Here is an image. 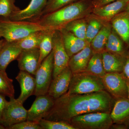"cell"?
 Returning <instances> with one entry per match:
<instances>
[{
	"instance_id": "1",
	"label": "cell",
	"mask_w": 129,
	"mask_h": 129,
	"mask_svg": "<svg viewBox=\"0 0 129 129\" xmlns=\"http://www.w3.org/2000/svg\"><path fill=\"white\" fill-rule=\"evenodd\" d=\"M115 100L106 90L83 94L67 92L55 99L53 108L44 119L68 122L74 117L88 113H111Z\"/></svg>"
},
{
	"instance_id": "2",
	"label": "cell",
	"mask_w": 129,
	"mask_h": 129,
	"mask_svg": "<svg viewBox=\"0 0 129 129\" xmlns=\"http://www.w3.org/2000/svg\"><path fill=\"white\" fill-rule=\"evenodd\" d=\"M92 0H80L41 16L36 22L48 29L59 30L67 24L92 12Z\"/></svg>"
},
{
	"instance_id": "3",
	"label": "cell",
	"mask_w": 129,
	"mask_h": 129,
	"mask_svg": "<svg viewBox=\"0 0 129 129\" xmlns=\"http://www.w3.org/2000/svg\"><path fill=\"white\" fill-rule=\"evenodd\" d=\"M48 29L37 22L12 21L0 17V33L7 41H17L33 32Z\"/></svg>"
},
{
	"instance_id": "4",
	"label": "cell",
	"mask_w": 129,
	"mask_h": 129,
	"mask_svg": "<svg viewBox=\"0 0 129 129\" xmlns=\"http://www.w3.org/2000/svg\"><path fill=\"white\" fill-rule=\"evenodd\" d=\"M106 90L101 77L86 72L73 74L67 93L89 94Z\"/></svg>"
},
{
	"instance_id": "5",
	"label": "cell",
	"mask_w": 129,
	"mask_h": 129,
	"mask_svg": "<svg viewBox=\"0 0 129 129\" xmlns=\"http://www.w3.org/2000/svg\"><path fill=\"white\" fill-rule=\"evenodd\" d=\"M68 122L75 129H110L113 123L110 113L102 112L78 115Z\"/></svg>"
},
{
	"instance_id": "6",
	"label": "cell",
	"mask_w": 129,
	"mask_h": 129,
	"mask_svg": "<svg viewBox=\"0 0 129 129\" xmlns=\"http://www.w3.org/2000/svg\"><path fill=\"white\" fill-rule=\"evenodd\" d=\"M53 50L38 67L35 75L36 88L34 95H41L47 94L53 79Z\"/></svg>"
},
{
	"instance_id": "7",
	"label": "cell",
	"mask_w": 129,
	"mask_h": 129,
	"mask_svg": "<svg viewBox=\"0 0 129 129\" xmlns=\"http://www.w3.org/2000/svg\"><path fill=\"white\" fill-rule=\"evenodd\" d=\"M102 78L106 90L114 99L128 98L127 79L123 73H107Z\"/></svg>"
},
{
	"instance_id": "8",
	"label": "cell",
	"mask_w": 129,
	"mask_h": 129,
	"mask_svg": "<svg viewBox=\"0 0 129 129\" xmlns=\"http://www.w3.org/2000/svg\"><path fill=\"white\" fill-rule=\"evenodd\" d=\"M23 104L14 98L10 99L2 114V125L5 129L27 120L28 111L24 107Z\"/></svg>"
},
{
	"instance_id": "9",
	"label": "cell",
	"mask_w": 129,
	"mask_h": 129,
	"mask_svg": "<svg viewBox=\"0 0 129 129\" xmlns=\"http://www.w3.org/2000/svg\"><path fill=\"white\" fill-rule=\"evenodd\" d=\"M53 79L68 66L70 58L63 42L61 32L54 30L53 36Z\"/></svg>"
},
{
	"instance_id": "10",
	"label": "cell",
	"mask_w": 129,
	"mask_h": 129,
	"mask_svg": "<svg viewBox=\"0 0 129 129\" xmlns=\"http://www.w3.org/2000/svg\"><path fill=\"white\" fill-rule=\"evenodd\" d=\"M55 99L48 94L37 96L28 110L27 120L36 122L44 119L53 108Z\"/></svg>"
},
{
	"instance_id": "11",
	"label": "cell",
	"mask_w": 129,
	"mask_h": 129,
	"mask_svg": "<svg viewBox=\"0 0 129 129\" xmlns=\"http://www.w3.org/2000/svg\"><path fill=\"white\" fill-rule=\"evenodd\" d=\"M48 1L31 0L27 7L13 13L9 19L12 21L36 22L41 17Z\"/></svg>"
},
{
	"instance_id": "12",
	"label": "cell",
	"mask_w": 129,
	"mask_h": 129,
	"mask_svg": "<svg viewBox=\"0 0 129 129\" xmlns=\"http://www.w3.org/2000/svg\"><path fill=\"white\" fill-rule=\"evenodd\" d=\"M73 74L69 67H66L53 79L47 94L56 99L67 93Z\"/></svg>"
},
{
	"instance_id": "13",
	"label": "cell",
	"mask_w": 129,
	"mask_h": 129,
	"mask_svg": "<svg viewBox=\"0 0 129 129\" xmlns=\"http://www.w3.org/2000/svg\"><path fill=\"white\" fill-rule=\"evenodd\" d=\"M40 57L39 48L22 51L17 59L19 68L35 75L39 67Z\"/></svg>"
},
{
	"instance_id": "14",
	"label": "cell",
	"mask_w": 129,
	"mask_h": 129,
	"mask_svg": "<svg viewBox=\"0 0 129 129\" xmlns=\"http://www.w3.org/2000/svg\"><path fill=\"white\" fill-rule=\"evenodd\" d=\"M110 115L113 123L121 125L124 129H129V99H116Z\"/></svg>"
},
{
	"instance_id": "15",
	"label": "cell",
	"mask_w": 129,
	"mask_h": 129,
	"mask_svg": "<svg viewBox=\"0 0 129 129\" xmlns=\"http://www.w3.org/2000/svg\"><path fill=\"white\" fill-rule=\"evenodd\" d=\"M129 0H117L107 5L94 7L92 13L106 22H110L115 16L124 11Z\"/></svg>"
},
{
	"instance_id": "16",
	"label": "cell",
	"mask_w": 129,
	"mask_h": 129,
	"mask_svg": "<svg viewBox=\"0 0 129 129\" xmlns=\"http://www.w3.org/2000/svg\"><path fill=\"white\" fill-rule=\"evenodd\" d=\"M94 54L90 46L88 44L84 49L70 58L68 66L73 74L85 72Z\"/></svg>"
},
{
	"instance_id": "17",
	"label": "cell",
	"mask_w": 129,
	"mask_h": 129,
	"mask_svg": "<svg viewBox=\"0 0 129 129\" xmlns=\"http://www.w3.org/2000/svg\"><path fill=\"white\" fill-rule=\"evenodd\" d=\"M16 79L21 89V94L17 99L23 104L28 98L34 95L36 84L35 78L29 73L20 70Z\"/></svg>"
},
{
	"instance_id": "18",
	"label": "cell",
	"mask_w": 129,
	"mask_h": 129,
	"mask_svg": "<svg viewBox=\"0 0 129 129\" xmlns=\"http://www.w3.org/2000/svg\"><path fill=\"white\" fill-rule=\"evenodd\" d=\"M61 34L65 50L70 57L84 49L88 44L85 40L76 37L67 29H59Z\"/></svg>"
},
{
	"instance_id": "19",
	"label": "cell",
	"mask_w": 129,
	"mask_h": 129,
	"mask_svg": "<svg viewBox=\"0 0 129 129\" xmlns=\"http://www.w3.org/2000/svg\"><path fill=\"white\" fill-rule=\"evenodd\" d=\"M22 51L16 41H6L0 50V70L6 71L9 63L17 60Z\"/></svg>"
},
{
	"instance_id": "20",
	"label": "cell",
	"mask_w": 129,
	"mask_h": 129,
	"mask_svg": "<svg viewBox=\"0 0 129 129\" xmlns=\"http://www.w3.org/2000/svg\"><path fill=\"white\" fill-rule=\"evenodd\" d=\"M112 27L129 49V13L123 11L111 20Z\"/></svg>"
},
{
	"instance_id": "21",
	"label": "cell",
	"mask_w": 129,
	"mask_h": 129,
	"mask_svg": "<svg viewBox=\"0 0 129 129\" xmlns=\"http://www.w3.org/2000/svg\"><path fill=\"white\" fill-rule=\"evenodd\" d=\"M103 62L107 73H122L126 57L104 51L102 53Z\"/></svg>"
},
{
	"instance_id": "22",
	"label": "cell",
	"mask_w": 129,
	"mask_h": 129,
	"mask_svg": "<svg viewBox=\"0 0 129 129\" xmlns=\"http://www.w3.org/2000/svg\"><path fill=\"white\" fill-rule=\"evenodd\" d=\"M129 50L124 41L112 28L106 44L105 51L126 56Z\"/></svg>"
},
{
	"instance_id": "23",
	"label": "cell",
	"mask_w": 129,
	"mask_h": 129,
	"mask_svg": "<svg viewBox=\"0 0 129 129\" xmlns=\"http://www.w3.org/2000/svg\"><path fill=\"white\" fill-rule=\"evenodd\" d=\"M112 28L111 22H107L92 39L90 44L94 53H102L105 50L106 44Z\"/></svg>"
},
{
	"instance_id": "24",
	"label": "cell",
	"mask_w": 129,
	"mask_h": 129,
	"mask_svg": "<svg viewBox=\"0 0 129 129\" xmlns=\"http://www.w3.org/2000/svg\"><path fill=\"white\" fill-rule=\"evenodd\" d=\"M86 17L87 24L85 40L87 44H90L104 24L108 22H106L92 13Z\"/></svg>"
},
{
	"instance_id": "25",
	"label": "cell",
	"mask_w": 129,
	"mask_h": 129,
	"mask_svg": "<svg viewBox=\"0 0 129 129\" xmlns=\"http://www.w3.org/2000/svg\"><path fill=\"white\" fill-rule=\"evenodd\" d=\"M47 30L33 32L23 39L16 41V43L22 51L39 48L40 44Z\"/></svg>"
},
{
	"instance_id": "26",
	"label": "cell",
	"mask_w": 129,
	"mask_h": 129,
	"mask_svg": "<svg viewBox=\"0 0 129 129\" xmlns=\"http://www.w3.org/2000/svg\"><path fill=\"white\" fill-rule=\"evenodd\" d=\"M55 30L52 29H47L42 40L39 47L40 57L39 67L42 61L53 50V36Z\"/></svg>"
},
{
	"instance_id": "27",
	"label": "cell",
	"mask_w": 129,
	"mask_h": 129,
	"mask_svg": "<svg viewBox=\"0 0 129 129\" xmlns=\"http://www.w3.org/2000/svg\"><path fill=\"white\" fill-rule=\"evenodd\" d=\"M86 17L72 21L62 28L71 32L76 37L85 40L87 24Z\"/></svg>"
},
{
	"instance_id": "28",
	"label": "cell",
	"mask_w": 129,
	"mask_h": 129,
	"mask_svg": "<svg viewBox=\"0 0 129 129\" xmlns=\"http://www.w3.org/2000/svg\"><path fill=\"white\" fill-rule=\"evenodd\" d=\"M85 72L102 78L106 73L103 62L102 53H94L91 58Z\"/></svg>"
},
{
	"instance_id": "29",
	"label": "cell",
	"mask_w": 129,
	"mask_h": 129,
	"mask_svg": "<svg viewBox=\"0 0 129 129\" xmlns=\"http://www.w3.org/2000/svg\"><path fill=\"white\" fill-rule=\"evenodd\" d=\"M0 94L11 98H14L13 80L8 76L6 71L0 70Z\"/></svg>"
},
{
	"instance_id": "30",
	"label": "cell",
	"mask_w": 129,
	"mask_h": 129,
	"mask_svg": "<svg viewBox=\"0 0 129 129\" xmlns=\"http://www.w3.org/2000/svg\"><path fill=\"white\" fill-rule=\"evenodd\" d=\"M80 1V0H48L40 18L61 8Z\"/></svg>"
},
{
	"instance_id": "31",
	"label": "cell",
	"mask_w": 129,
	"mask_h": 129,
	"mask_svg": "<svg viewBox=\"0 0 129 129\" xmlns=\"http://www.w3.org/2000/svg\"><path fill=\"white\" fill-rule=\"evenodd\" d=\"M16 0H0V17L9 18L20 9L15 5Z\"/></svg>"
},
{
	"instance_id": "32",
	"label": "cell",
	"mask_w": 129,
	"mask_h": 129,
	"mask_svg": "<svg viewBox=\"0 0 129 129\" xmlns=\"http://www.w3.org/2000/svg\"><path fill=\"white\" fill-rule=\"evenodd\" d=\"M39 124L42 129H75L70 124L63 121H53L42 119Z\"/></svg>"
},
{
	"instance_id": "33",
	"label": "cell",
	"mask_w": 129,
	"mask_h": 129,
	"mask_svg": "<svg viewBox=\"0 0 129 129\" xmlns=\"http://www.w3.org/2000/svg\"><path fill=\"white\" fill-rule=\"evenodd\" d=\"M7 129H42L39 122L25 120L9 126Z\"/></svg>"
},
{
	"instance_id": "34",
	"label": "cell",
	"mask_w": 129,
	"mask_h": 129,
	"mask_svg": "<svg viewBox=\"0 0 129 129\" xmlns=\"http://www.w3.org/2000/svg\"><path fill=\"white\" fill-rule=\"evenodd\" d=\"M8 102L7 101L5 96L0 94V124L1 125L3 113Z\"/></svg>"
},
{
	"instance_id": "35",
	"label": "cell",
	"mask_w": 129,
	"mask_h": 129,
	"mask_svg": "<svg viewBox=\"0 0 129 129\" xmlns=\"http://www.w3.org/2000/svg\"><path fill=\"white\" fill-rule=\"evenodd\" d=\"M122 73L129 80V50L126 56L125 63Z\"/></svg>"
},
{
	"instance_id": "36",
	"label": "cell",
	"mask_w": 129,
	"mask_h": 129,
	"mask_svg": "<svg viewBox=\"0 0 129 129\" xmlns=\"http://www.w3.org/2000/svg\"><path fill=\"white\" fill-rule=\"evenodd\" d=\"M117 0H92L94 7L102 6Z\"/></svg>"
},
{
	"instance_id": "37",
	"label": "cell",
	"mask_w": 129,
	"mask_h": 129,
	"mask_svg": "<svg viewBox=\"0 0 129 129\" xmlns=\"http://www.w3.org/2000/svg\"><path fill=\"white\" fill-rule=\"evenodd\" d=\"M6 41V40L4 39L1 40H0V50H1V48L3 46V45L5 44Z\"/></svg>"
},
{
	"instance_id": "38",
	"label": "cell",
	"mask_w": 129,
	"mask_h": 129,
	"mask_svg": "<svg viewBox=\"0 0 129 129\" xmlns=\"http://www.w3.org/2000/svg\"><path fill=\"white\" fill-rule=\"evenodd\" d=\"M124 11H126L129 13V2L127 3Z\"/></svg>"
},
{
	"instance_id": "39",
	"label": "cell",
	"mask_w": 129,
	"mask_h": 129,
	"mask_svg": "<svg viewBox=\"0 0 129 129\" xmlns=\"http://www.w3.org/2000/svg\"><path fill=\"white\" fill-rule=\"evenodd\" d=\"M127 81L128 87V99H129V80L127 79Z\"/></svg>"
},
{
	"instance_id": "40",
	"label": "cell",
	"mask_w": 129,
	"mask_h": 129,
	"mask_svg": "<svg viewBox=\"0 0 129 129\" xmlns=\"http://www.w3.org/2000/svg\"><path fill=\"white\" fill-rule=\"evenodd\" d=\"M5 128L2 125L0 124V129H5Z\"/></svg>"
},
{
	"instance_id": "41",
	"label": "cell",
	"mask_w": 129,
	"mask_h": 129,
	"mask_svg": "<svg viewBox=\"0 0 129 129\" xmlns=\"http://www.w3.org/2000/svg\"><path fill=\"white\" fill-rule=\"evenodd\" d=\"M1 37H2L1 35V33H0V40H1Z\"/></svg>"
}]
</instances>
